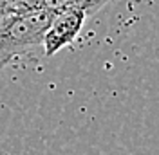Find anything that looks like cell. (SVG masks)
<instances>
[{
    "label": "cell",
    "mask_w": 159,
    "mask_h": 155,
    "mask_svg": "<svg viewBox=\"0 0 159 155\" xmlns=\"http://www.w3.org/2000/svg\"><path fill=\"white\" fill-rule=\"evenodd\" d=\"M52 18L54 13L40 7L0 20V70L16 56L42 45Z\"/></svg>",
    "instance_id": "1"
},
{
    "label": "cell",
    "mask_w": 159,
    "mask_h": 155,
    "mask_svg": "<svg viewBox=\"0 0 159 155\" xmlns=\"http://www.w3.org/2000/svg\"><path fill=\"white\" fill-rule=\"evenodd\" d=\"M87 18L89 16L80 9H67L54 15L42 43L45 56H54L58 51L70 45L80 34Z\"/></svg>",
    "instance_id": "2"
},
{
    "label": "cell",
    "mask_w": 159,
    "mask_h": 155,
    "mask_svg": "<svg viewBox=\"0 0 159 155\" xmlns=\"http://www.w3.org/2000/svg\"><path fill=\"white\" fill-rule=\"evenodd\" d=\"M43 0H0V20L11 16V15H20L42 7Z\"/></svg>",
    "instance_id": "3"
}]
</instances>
